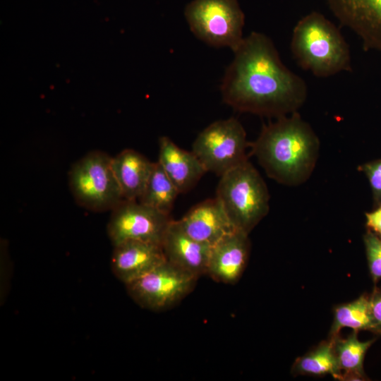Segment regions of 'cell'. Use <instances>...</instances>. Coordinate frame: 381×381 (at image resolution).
<instances>
[{
    "instance_id": "8fae6325",
    "label": "cell",
    "mask_w": 381,
    "mask_h": 381,
    "mask_svg": "<svg viewBox=\"0 0 381 381\" xmlns=\"http://www.w3.org/2000/svg\"><path fill=\"white\" fill-rule=\"evenodd\" d=\"M248 236L237 229L212 246L207 274L219 283L235 284L247 264L250 250Z\"/></svg>"
},
{
    "instance_id": "52a82bcc",
    "label": "cell",
    "mask_w": 381,
    "mask_h": 381,
    "mask_svg": "<svg viewBox=\"0 0 381 381\" xmlns=\"http://www.w3.org/2000/svg\"><path fill=\"white\" fill-rule=\"evenodd\" d=\"M250 144L242 124L235 118L216 121L196 137L192 152L207 171L222 176L248 160Z\"/></svg>"
},
{
    "instance_id": "d6986e66",
    "label": "cell",
    "mask_w": 381,
    "mask_h": 381,
    "mask_svg": "<svg viewBox=\"0 0 381 381\" xmlns=\"http://www.w3.org/2000/svg\"><path fill=\"white\" fill-rule=\"evenodd\" d=\"M343 327L351 328L356 332H378L370 313L368 296L363 295L352 302L338 306L335 308L331 337L338 336Z\"/></svg>"
},
{
    "instance_id": "ac0fdd59",
    "label": "cell",
    "mask_w": 381,
    "mask_h": 381,
    "mask_svg": "<svg viewBox=\"0 0 381 381\" xmlns=\"http://www.w3.org/2000/svg\"><path fill=\"white\" fill-rule=\"evenodd\" d=\"M179 191L158 162L153 169L138 201L169 214Z\"/></svg>"
},
{
    "instance_id": "ba28073f",
    "label": "cell",
    "mask_w": 381,
    "mask_h": 381,
    "mask_svg": "<svg viewBox=\"0 0 381 381\" xmlns=\"http://www.w3.org/2000/svg\"><path fill=\"white\" fill-rule=\"evenodd\" d=\"M198 277L167 260L140 278L126 284L141 308L162 311L173 307L195 288Z\"/></svg>"
},
{
    "instance_id": "7c38bea8",
    "label": "cell",
    "mask_w": 381,
    "mask_h": 381,
    "mask_svg": "<svg viewBox=\"0 0 381 381\" xmlns=\"http://www.w3.org/2000/svg\"><path fill=\"white\" fill-rule=\"evenodd\" d=\"M166 260L160 245L127 241L114 246L111 267L125 285L144 276Z\"/></svg>"
},
{
    "instance_id": "30bf717a",
    "label": "cell",
    "mask_w": 381,
    "mask_h": 381,
    "mask_svg": "<svg viewBox=\"0 0 381 381\" xmlns=\"http://www.w3.org/2000/svg\"><path fill=\"white\" fill-rule=\"evenodd\" d=\"M340 23L361 40L365 51L381 52V0H327Z\"/></svg>"
},
{
    "instance_id": "2e32d148",
    "label": "cell",
    "mask_w": 381,
    "mask_h": 381,
    "mask_svg": "<svg viewBox=\"0 0 381 381\" xmlns=\"http://www.w3.org/2000/svg\"><path fill=\"white\" fill-rule=\"evenodd\" d=\"M154 163L132 149L123 150L111 157L112 169L125 200H138Z\"/></svg>"
},
{
    "instance_id": "9a60e30c",
    "label": "cell",
    "mask_w": 381,
    "mask_h": 381,
    "mask_svg": "<svg viewBox=\"0 0 381 381\" xmlns=\"http://www.w3.org/2000/svg\"><path fill=\"white\" fill-rule=\"evenodd\" d=\"M158 162L179 193L192 188L207 172L191 151L183 150L167 136L159 140Z\"/></svg>"
},
{
    "instance_id": "cb8c5ba5",
    "label": "cell",
    "mask_w": 381,
    "mask_h": 381,
    "mask_svg": "<svg viewBox=\"0 0 381 381\" xmlns=\"http://www.w3.org/2000/svg\"><path fill=\"white\" fill-rule=\"evenodd\" d=\"M368 228L381 237V205L370 212L365 213Z\"/></svg>"
},
{
    "instance_id": "e0dca14e",
    "label": "cell",
    "mask_w": 381,
    "mask_h": 381,
    "mask_svg": "<svg viewBox=\"0 0 381 381\" xmlns=\"http://www.w3.org/2000/svg\"><path fill=\"white\" fill-rule=\"evenodd\" d=\"M356 332L354 331L346 339H340L338 336L331 337L334 341L340 380H362L364 377V357L374 340L361 341Z\"/></svg>"
},
{
    "instance_id": "6da1fadb",
    "label": "cell",
    "mask_w": 381,
    "mask_h": 381,
    "mask_svg": "<svg viewBox=\"0 0 381 381\" xmlns=\"http://www.w3.org/2000/svg\"><path fill=\"white\" fill-rule=\"evenodd\" d=\"M233 52L220 86L226 104L240 112L277 119L304 104L305 80L285 66L266 35L252 32Z\"/></svg>"
},
{
    "instance_id": "8992f818",
    "label": "cell",
    "mask_w": 381,
    "mask_h": 381,
    "mask_svg": "<svg viewBox=\"0 0 381 381\" xmlns=\"http://www.w3.org/2000/svg\"><path fill=\"white\" fill-rule=\"evenodd\" d=\"M184 16L193 35L210 46L233 52L243 39L245 16L237 0H193Z\"/></svg>"
},
{
    "instance_id": "3957f363",
    "label": "cell",
    "mask_w": 381,
    "mask_h": 381,
    "mask_svg": "<svg viewBox=\"0 0 381 381\" xmlns=\"http://www.w3.org/2000/svg\"><path fill=\"white\" fill-rule=\"evenodd\" d=\"M291 50L298 66L318 78L351 71L349 47L337 27L313 11L294 28Z\"/></svg>"
},
{
    "instance_id": "44dd1931",
    "label": "cell",
    "mask_w": 381,
    "mask_h": 381,
    "mask_svg": "<svg viewBox=\"0 0 381 381\" xmlns=\"http://www.w3.org/2000/svg\"><path fill=\"white\" fill-rule=\"evenodd\" d=\"M364 243L370 273L376 282L381 279V237L369 230L364 236Z\"/></svg>"
},
{
    "instance_id": "9c48e42d",
    "label": "cell",
    "mask_w": 381,
    "mask_h": 381,
    "mask_svg": "<svg viewBox=\"0 0 381 381\" xmlns=\"http://www.w3.org/2000/svg\"><path fill=\"white\" fill-rule=\"evenodd\" d=\"M172 219L137 200H123L114 210L107 234L114 246L127 241H140L162 246Z\"/></svg>"
},
{
    "instance_id": "5b68a950",
    "label": "cell",
    "mask_w": 381,
    "mask_h": 381,
    "mask_svg": "<svg viewBox=\"0 0 381 381\" xmlns=\"http://www.w3.org/2000/svg\"><path fill=\"white\" fill-rule=\"evenodd\" d=\"M111 157L92 151L78 159L68 173L71 192L76 202L89 210H112L124 200L111 167Z\"/></svg>"
},
{
    "instance_id": "5bb4252c",
    "label": "cell",
    "mask_w": 381,
    "mask_h": 381,
    "mask_svg": "<svg viewBox=\"0 0 381 381\" xmlns=\"http://www.w3.org/2000/svg\"><path fill=\"white\" fill-rule=\"evenodd\" d=\"M178 221L190 236L210 246L237 230L217 198L198 203Z\"/></svg>"
},
{
    "instance_id": "277c9868",
    "label": "cell",
    "mask_w": 381,
    "mask_h": 381,
    "mask_svg": "<svg viewBox=\"0 0 381 381\" xmlns=\"http://www.w3.org/2000/svg\"><path fill=\"white\" fill-rule=\"evenodd\" d=\"M216 198L234 226L248 234L270 209L266 183L248 160L221 176Z\"/></svg>"
},
{
    "instance_id": "4fadbf2b",
    "label": "cell",
    "mask_w": 381,
    "mask_h": 381,
    "mask_svg": "<svg viewBox=\"0 0 381 381\" xmlns=\"http://www.w3.org/2000/svg\"><path fill=\"white\" fill-rule=\"evenodd\" d=\"M162 247L168 262L198 278L207 274L212 246L190 236L178 220L171 221Z\"/></svg>"
},
{
    "instance_id": "603a6c76",
    "label": "cell",
    "mask_w": 381,
    "mask_h": 381,
    "mask_svg": "<svg viewBox=\"0 0 381 381\" xmlns=\"http://www.w3.org/2000/svg\"><path fill=\"white\" fill-rule=\"evenodd\" d=\"M369 304L373 321L378 332H381V287L374 289L369 297Z\"/></svg>"
},
{
    "instance_id": "7a4b0ae2",
    "label": "cell",
    "mask_w": 381,
    "mask_h": 381,
    "mask_svg": "<svg viewBox=\"0 0 381 381\" xmlns=\"http://www.w3.org/2000/svg\"><path fill=\"white\" fill-rule=\"evenodd\" d=\"M267 175L286 186L305 182L313 171L319 139L296 111L265 125L250 145Z\"/></svg>"
},
{
    "instance_id": "7402d4cb",
    "label": "cell",
    "mask_w": 381,
    "mask_h": 381,
    "mask_svg": "<svg viewBox=\"0 0 381 381\" xmlns=\"http://www.w3.org/2000/svg\"><path fill=\"white\" fill-rule=\"evenodd\" d=\"M358 169L368 179L375 202L381 205V159L365 163Z\"/></svg>"
},
{
    "instance_id": "ffe728a7",
    "label": "cell",
    "mask_w": 381,
    "mask_h": 381,
    "mask_svg": "<svg viewBox=\"0 0 381 381\" xmlns=\"http://www.w3.org/2000/svg\"><path fill=\"white\" fill-rule=\"evenodd\" d=\"M294 372L298 374L322 375L329 374L340 380L334 348V341L331 338L317 346L314 350L299 358L294 365Z\"/></svg>"
}]
</instances>
